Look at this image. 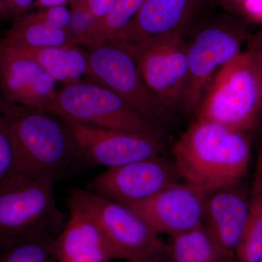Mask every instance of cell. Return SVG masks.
<instances>
[{
	"label": "cell",
	"instance_id": "f1b7e54d",
	"mask_svg": "<svg viewBox=\"0 0 262 262\" xmlns=\"http://www.w3.org/2000/svg\"><path fill=\"white\" fill-rule=\"evenodd\" d=\"M260 141L258 144L257 160H256V171L253 180L251 194L262 198V130H259Z\"/></svg>",
	"mask_w": 262,
	"mask_h": 262
},
{
	"label": "cell",
	"instance_id": "3957f363",
	"mask_svg": "<svg viewBox=\"0 0 262 262\" xmlns=\"http://www.w3.org/2000/svg\"><path fill=\"white\" fill-rule=\"evenodd\" d=\"M0 118L14 146L18 173L55 183L78 158L70 130L59 117L11 103Z\"/></svg>",
	"mask_w": 262,
	"mask_h": 262
},
{
	"label": "cell",
	"instance_id": "1f68e13d",
	"mask_svg": "<svg viewBox=\"0 0 262 262\" xmlns=\"http://www.w3.org/2000/svg\"><path fill=\"white\" fill-rule=\"evenodd\" d=\"M121 262H170L168 256L163 258H150V259L131 260V261H122Z\"/></svg>",
	"mask_w": 262,
	"mask_h": 262
},
{
	"label": "cell",
	"instance_id": "7c38bea8",
	"mask_svg": "<svg viewBox=\"0 0 262 262\" xmlns=\"http://www.w3.org/2000/svg\"><path fill=\"white\" fill-rule=\"evenodd\" d=\"M213 0H146L111 42L130 48L155 38L184 37Z\"/></svg>",
	"mask_w": 262,
	"mask_h": 262
},
{
	"label": "cell",
	"instance_id": "6da1fadb",
	"mask_svg": "<svg viewBox=\"0 0 262 262\" xmlns=\"http://www.w3.org/2000/svg\"><path fill=\"white\" fill-rule=\"evenodd\" d=\"M248 134L196 119L173 146L181 179L206 193L241 183L251 160Z\"/></svg>",
	"mask_w": 262,
	"mask_h": 262
},
{
	"label": "cell",
	"instance_id": "4fadbf2b",
	"mask_svg": "<svg viewBox=\"0 0 262 262\" xmlns=\"http://www.w3.org/2000/svg\"><path fill=\"white\" fill-rule=\"evenodd\" d=\"M206 195L199 188L179 182L130 207L156 233L170 237L201 228Z\"/></svg>",
	"mask_w": 262,
	"mask_h": 262
},
{
	"label": "cell",
	"instance_id": "277c9868",
	"mask_svg": "<svg viewBox=\"0 0 262 262\" xmlns=\"http://www.w3.org/2000/svg\"><path fill=\"white\" fill-rule=\"evenodd\" d=\"M260 106L259 79L252 58L244 50L217 71L194 114L196 120L251 133L257 126Z\"/></svg>",
	"mask_w": 262,
	"mask_h": 262
},
{
	"label": "cell",
	"instance_id": "ffe728a7",
	"mask_svg": "<svg viewBox=\"0 0 262 262\" xmlns=\"http://www.w3.org/2000/svg\"><path fill=\"white\" fill-rule=\"evenodd\" d=\"M56 234L38 232L0 244V262H58Z\"/></svg>",
	"mask_w": 262,
	"mask_h": 262
},
{
	"label": "cell",
	"instance_id": "d6986e66",
	"mask_svg": "<svg viewBox=\"0 0 262 262\" xmlns=\"http://www.w3.org/2000/svg\"><path fill=\"white\" fill-rule=\"evenodd\" d=\"M166 244L170 262H232L215 247L202 227L170 237Z\"/></svg>",
	"mask_w": 262,
	"mask_h": 262
},
{
	"label": "cell",
	"instance_id": "7402d4cb",
	"mask_svg": "<svg viewBox=\"0 0 262 262\" xmlns=\"http://www.w3.org/2000/svg\"><path fill=\"white\" fill-rule=\"evenodd\" d=\"M262 258V198L251 194L250 211L234 262H258Z\"/></svg>",
	"mask_w": 262,
	"mask_h": 262
},
{
	"label": "cell",
	"instance_id": "83f0119b",
	"mask_svg": "<svg viewBox=\"0 0 262 262\" xmlns=\"http://www.w3.org/2000/svg\"><path fill=\"white\" fill-rule=\"evenodd\" d=\"M36 0H5L8 20L15 19L27 14V11L34 7Z\"/></svg>",
	"mask_w": 262,
	"mask_h": 262
},
{
	"label": "cell",
	"instance_id": "7a4b0ae2",
	"mask_svg": "<svg viewBox=\"0 0 262 262\" xmlns=\"http://www.w3.org/2000/svg\"><path fill=\"white\" fill-rule=\"evenodd\" d=\"M252 34L247 20L213 0L184 37L188 78L182 111L195 113L217 71L244 51Z\"/></svg>",
	"mask_w": 262,
	"mask_h": 262
},
{
	"label": "cell",
	"instance_id": "5bb4252c",
	"mask_svg": "<svg viewBox=\"0 0 262 262\" xmlns=\"http://www.w3.org/2000/svg\"><path fill=\"white\" fill-rule=\"evenodd\" d=\"M250 203L251 196L241 183L206 193L202 228L232 262L247 223Z\"/></svg>",
	"mask_w": 262,
	"mask_h": 262
},
{
	"label": "cell",
	"instance_id": "8fae6325",
	"mask_svg": "<svg viewBox=\"0 0 262 262\" xmlns=\"http://www.w3.org/2000/svg\"><path fill=\"white\" fill-rule=\"evenodd\" d=\"M62 120L75 142L78 158L91 165L115 168L163 155L165 151L164 137L161 136L102 128Z\"/></svg>",
	"mask_w": 262,
	"mask_h": 262
},
{
	"label": "cell",
	"instance_id": "2e32d148",
	"mask_svg": "<svg viewBox=\"0 0 262 262\" xmlns=\"http://www.w3.org/2000/svg\"><path fill=\"white\" fill-rule=\"evenodd\" d=\"M70 215L55 238L58 262H112L113 255L101 229L83 210L68 203Z\"/></svg>",
	"mask_w": 262,
	"mask_h": 262
},
{
	"label": "cell",
	"instance_id": "836d02e7",
	"mask_svg": "<svg viewBox=\"0 0 262 262\" xmlns=\"http://www.w3.org/2000/svg\"><path fill=\"white\" fill-rule=\"evenodd\" d=\"M258 262H262V258H261V260H260V261H258Z\"/></svg>",
	"mask_w": 262,
	"mask_h": 262
},
{
	"label": "cell",
	"instance_id": "4316f807",
	"mask_svg": "<svg viewBox=\"0 0 262 262\" xmlns=\"http://www.w3.org/2000/svg\"><path fill=\"white\" fill-rule=\"evenodd\" d=\"M243 11L241 16L251 24L252 22L262 25V0H241Z\"/></svg>",
	"mask_w": 262,
	"mask_h": 262
},
{
	"label": "cell",
	"instance_id": "484cf974",
	"mask_svg": "<svg viewBox=\"0 0 262 262\" xmlns=\"http://www.w3.org/2000/svg\"><path fill=\"white\" fill-rule=\"evenodd\" d=\"M117 0H71L72 5L87 11L95 20H101L113 9Z\"/></svg>",
	"mask_w": 262,
	"mask_h": 262
},
{
	"label": "cell",
	"instance_id": "cb8c5ba5",
	"mask_svg": "<svg viewBox=\"0 0 262 262\" xmlns=\"http://www.w3.org/2000/svg\"><path fill=\"white\" fill-rule=\"evenodd\" d=\"M32 14L39 21L55 28L67 29L72 20V13L65 5L45 8Z\"/></svg>",
	"mask_w": 262,
	"mask_h": 262
},
{
	"label": "cell",
	"instance_id": "8992f818",
	"mask_svg": "<svg viewBox=\"0 0 262 262\" xmlns=\"http://www.w3.org/2000/svg\"><path fill=\"white\" fill-rule=\"evenodd\" d=\"M53 185L23 173L0 183V244L38 232L59 233L67 220L57 206Z\"/></svg>",
	"mask_w": 262,
	"mask_h": 262
},
{
	"label": "cell",
	"instance_id": "9c48e42d",
	"mask_svg": "<svg viewBox=\"0 0 262 262\" xmlns=\"http://www.w3.org/2000/svg\"><path fill=\"white\" fill-rule=\"evenodd\" d=\"M124 49L133 57L144 82L160 102L174 115L182 111L188 78L184 37L155 38Z\"/></svg>",
	"mask_w": 262,
	"mask_h": 262
},
{
	"label": "cell",
	"instance_id": "d6a6232c",
	"mask_svg": "<svg viewBox=\"0 0 262 262\" xmlns=\"http://www.w3.org/2000/svg\"><path fill=\"white\" fill-rule=\"evenodd\" d=\"M0 20H8L5 9V0H0Z\"/></svg>",
	"mask_w": 262,
	"mask_h": 262
},
{
	"label": "cell",
	"instance_id": "e575fe53",
	"mask_svg": "<svg viewBox=\"0 0 262 262\" xmlns=\"http://www.w3.org/2000/svg\"><path fill=\"white\" fill-rule=\"evenodd\" d=\"M237 1L241 2V0H237Z\"/></svg>",
	"mask_w": 262,
	"mask_h": 262
},
{
	"label": "cell",
	"instance_id": "603a6c76",
	"mask_svg": "<svg viewBox=\"0 0 262 262\" xmlns=\"http://www.w3.org/2000/svg\"><path fill=\"white\" fill-rule=\"evenodd\" d=\"M18 173L14 146L0 118V183Z\"/></svg>",
	"mask_w": 262,
	"mask_h": 262
},
{
	"label": "cell",
	"instance_id": "e0dca14e",
	"mask_svg": "<svg viewBox=\"0 0 262 262\" xmlns=\"http://www.w3.org/2000/svg\"><path fill=\"white\" fill-rule=\"evenodd\" d=\"M0 46L32 49L79 45L68 29L51 27L39 21L32 13H27L13 20V25L0 40Z\"/></svg>",
	"mask_w": 262,
	"mask_h": 262
},
{
	"label": "cell",
	"instance_id": "ac0fdd59",
	"mask_svg": "<svg viewBox=\"0 0 262 262\" xmlns=\"http://www.w3.org/2000/svg\"><path fill=\"white\" fill-rule=\"evenodd\" d=\"M12 49L35 61L56 82L73 83L80 81L82 76L87 75L89 53L78 46Z\"/></svg>",
	"mask_w": 262,
	"mask_h": 262
},
{
	"label": "cell",
	"instance_id": "9a60e30c",
	"mask_svg": "<svg viewBox=\"0 0 262 262\" xmlns=\"http://www.w3.org/2000/svg\"><path fill=\"white\" fill-rule=\"evenodd\" d=\"M56 82L31 58L0 46V84L10 102L46 112L58 92Z\"/></svg>",
	"mask_w": 262,
	"mask_h": 262
},
{
	"label": "cell",
	"instance_id": "30bf717a",
	"mask_svg": "<svg viewBox=\"0 0 262 262\" xmlns=\"http://www.w3.org/2000/svg\"><path fill=\"white\" fill-rule=\"evenodd\" d=\"M180 179L173 160L160 155L106 168L86 189L130 206L149 199Z\"/></svg>",
	"mask_w": 262,
	"mask_h": 262
},
{
	"label": "cell",
	"instance_id": "5b68a950",
	"mask_svg": "<svg viewBox=\"0 0 262 262\" xmlns=\"http://www.w3.org/2000/svg\"><path fill=\"white\" fill-rule=\"evenodd\" d=\"M68 203L89 213L107 243L113 259H150L167 256V244L130 206L87 189L72 188Z\"/></svg>",
	"mask_w": 262,
	"mask_h": 262
},
{
	"label": "cell",
	"instance_id": "4dcf8cb0",
	"mask_svg": "<svg viewBox=\"0 0 262 262\" xmlns=\"http://www.w3.org/2000/svg\"><path fill=\"white\" fill-rule=\"evenodd\" d=\"M11 103L7 99L3 89H2L1 84H0V113H3Z\"/></svg>",
	"mask_w": 262,
	"mask_h": 262
},
{
	"label": "cell",
	"instance_id": "52a82bcc",
	"mask_svg": "<svg viewBox=\"0 0 262 262\" xmlns=\"http://www.w3.org/2000/svg\"><path fill=\"white\" fill-rule=\"evenodd\" d=\"M46 113L91 126L165 136L117 94L92 81L65 84Z\"/></svg>",
	"mask_w": 262,
	"mask_h": 262
},
{
	"label": "cell",
	"instance_id": "f546056e",
	"mask_svg": "<svg viewBox=\"0 0 262 262\" xmlns=\"http://www.w3.org/2000/svg\"><path fill=\"white\" fill-rule=\"evenodd\" d=\"M71 0H36L34 7L38 9L42 10L45 8H51V7L65 5Z\"/></svg>",
	"mask_w": 262,
	"mask_h": 262
},
{
	"label": "cell",
	"instance_id": "ba28073f",
	"mask_svg": "<svg viewBox=\"0 0 262 262\" xmlns=\"http://www.w3.org/2000/svg\"><path fill=\"white\" fill-rule=\"evenodd\" d=\"M90 81L110 89L151 125L165 131L175 115L152 94L130 53L112 43L89 47Z\"/></svg>",
	"mask_w": 262,
	"mask_h": 262
},
{
	"label": "cell",
	"instance_id": "d4e9b609",
	"mask_svg": "<svg viewBox=\"0 0 262 262\" xmlns=\"http://www.w3.org/2000/svg\"><path fill=\"white\" fill-rule=\"evenodd\" d=\"M245 50L252 58L259 79L261 88V106L256 130H262V28L257 32H253L248 40Z\"/></svg>",
	"mask_w": 262,
	"mask_h": 262
},
{
	"label": "cell",
	"instance_id": "44dd1931",
	"mask_svg": "<svg viewBox=\"0 0 262 262\" xmlns=\"http://www.w3.org/2000/svg\"><path fill=\"white\" fill-rule=\"evenodd\" d=\"M146 0H117L105 18L94 20L86 36L84 46L92 47L111 42L141 9Z\"/></svg>",
	"mask_w": 262,
	"mask_h": 262
}]
</instances>
